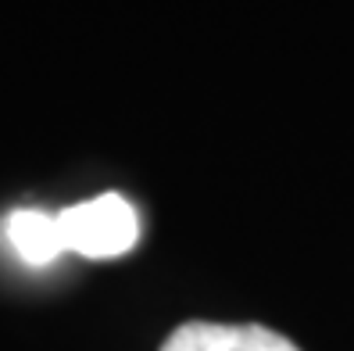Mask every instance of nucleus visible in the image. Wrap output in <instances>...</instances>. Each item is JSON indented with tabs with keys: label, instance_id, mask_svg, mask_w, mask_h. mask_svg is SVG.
Returning <instances> with one entry per match:
<instances>
[{
	"label": "nucleus",
	"instance_id": "nucleus-1",
	"mask_svg": "<svg viewBox=\"0 0 354 351\" xmlns=\"http://www.w3.org/2000/svg\"><path fill=\"white\" fill-rule=\"evenodd\" d=\"M57 219L65 251L82 258H118L140 240V219L133 204L118 194H100L93 201L72 204Z\"/></svg>",
	"mask_w": 354,
	"mask_h": 351
},
{
	"label": "nucleus",
	"instance_id": "nucleus-2",
	"mask_svg": "<svg viewBox=\"0 0 354 351\" xmlns=\"http://www.w3.org/2000/svg\"><path fill=\"white\" fill-rule=\"evenodd\" d=\"M161 351H301L294 341L258 323H183Z\"/></svg>",
	"mask_w": 354,
	"mask_h": 351
},
{
	"label": "nucleus",
	"instance_id": "nucleus-3",
	"mask_svg": "<svg viewBox=\"0 0 354 351\" xmlns=\"http://www.w3.org/2000/svg\"><path fill=\"white\" fill-rule=\"evenodd\" d=\"M8 240L18 251V258L29 265H50L65 251V237H61V219L36 212V208H18L8 215Z\"/></svg>",
	"mask_w": 354,
	"mask_h": 351
}]
</instances>
